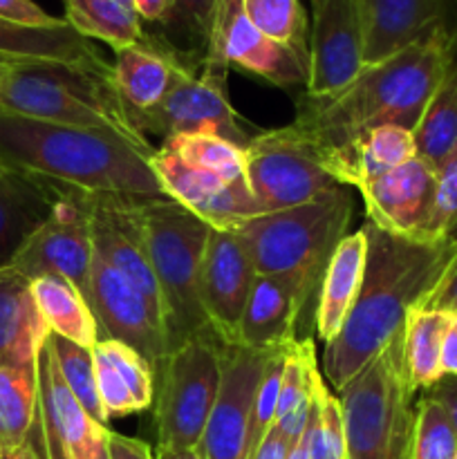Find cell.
<instances>
[{"mask_svg": "<svg viewBox=\"0 0 457 459\" xmlns=\"http://www.w3.org/2000/svg\"><path fill=\"white\" fill-rule=\"evenodd\" d=\"M457 229V151L437 170V191L424 240L451 238Z\"/></svg>", "mask_w": 457, "mask_h": 459, "instance_id": "obj_42", "label": "cell"}, {"mask_svg": "<svg viewBox=\"0 0 457 459\" xmlns=\"http://www.w3.org/2000/svg\"><path fill=\"white\" fill-rule=\"evenodd\" d=\"M453 459H457V453H455V457H453Z\"/></svg>", "mask_w": 457, "mask_h": 459, "instance_id": "obj_60", "label": "cell"}, {"mask_svg": "<svg viewBox=\"0 0 457 459\" xmlns=\"http://www.w3.org/2000/svg\"><path fill=\"white\" fill-rule=\"evenodd\" d=\"M39 433V379L34 368H0V455Z\"/></svg>", "mask_w": 457, "mask_h": 459, "instance_id": "obj_31", "label": "cell"}, {"mask_svg": "<svg viewBox=\"0 0 457 459\" xmlns=\"http://www.w3.org/2000/svg\"><path fill=\"white\" fill-rule=\"evenodd\" d=\"M457 453V435L446 412L433 399L421 397L415 408L410 459H453Z\"/></svg>", "mask_w": 457, "mask_h": 459, "instance_id": "obj_40", "label": "cell"}, {"mask_svg": "<svg viewBox=\"0 0 457 459\" xmlns=\"http://www.w3.org/2000/svg\"><path fill=\"white\" fill-rule=\"evenodd\" d=\"M7 63H12V61H0V83H3V76H4V70H7Z\"/></svg>", "mask_w": 457, "mask_h": 459, "instance_id": "obj_55", "label": "cell"}, {"mask_svg": "<svg viewBox=\"0 0 457 459\" xmlns=\"http://www.w3.org/2000/svg\"><path fill=\"white\" fill-rule=\"evenodd\" d=\"M437 191V170L421 157L358 188L367 222L403 238L424 240Z\"/></svg>", "mask_w": 457, "mask_h": 459, "instance_id": "obj_20", "label": "cell"}, {"mask_svg": "<svg viewBox=\"0 0 457 459\" xmlns=\"http://www.w3.org/2000/svg\"><path fill=\"white\" fill-rule=\"evenodd\" d=\"M457 31L437 30L401 52L372 63L330 99H309L296 126L321 148L323 157L385 126L415 130L435 90L453 67Z\"/></svg>", "mask_w": 457, "mask_h": 459, "instance_id": "obj_3", "label": "cell"}, {"mask_svg": "<svg viewBox=\"0 0 457 459\" xmlns=\"http://www.w3.org/2000/svg\"><path fill=\"white\" fill-rule=\"evenodd\" d=\"M168 151L195 169L209 170L227 182L245 179V148L215 133H182L164 139Z\"/></svg>", "mask_w": 457, "mask_h": 459, "instance_id": "obj_35", "label": "cell"}, {"mask_svg": "<svg viewBox=\"0 0 457 459\" xmlns=\"http://www.w3.org/2000/svg\"><path fill=\"white\" fill-rule=\"evenodd\" d=\"M94 459H110V451H108V439L101 444V446H99V451H97V455H94Z\"/></svg>", "mask_w": 457, "mask_h": 459, "instance_id": "obj_54", "label": "cell"}, {"mask_svg": "<svg viewBox=\"0 0 457 459\" xmlns=\"http://www.w3.org/2000/svg\"><path fill=\"white\" fill-rule=\"evenodd\" d=\"M47 334L30 278L0 267V368H34Z\"/></svg>", "mask_w": 457, "mask_h": 459, "instance_id": "obj_23", "label": "cell"}, {"mask_svg": "<svg viewBox=\"0 0 457 459\" xmlns=\"http://www.w3.org/2000/svg\"><path fill=\"white\" fill-rule=\"evenodd\" d=\"M155 459H202L197 448H175V446H157Z\"/></svg>", "mask_w": 457, "mask_h": 459, "instance_id": "obj_53", "label": "cell"}, {"mask_svg": "<svg viewBox=\"0 0 457 459\" xmlns=\"http://www.w3.org/2000/svg\"><path fill=\"white\" fill-rule=\"evenodd\" d=\"M215 4H218V0H175L170 21L177 18L179 22H184L186 30H191L197 39L206 43L211 34V25H213Z\"/></svg>", "mask_w": 457, "mask_h": 459, "instance_id": "obj_44", "label": "cell"}, {"mask_svg": "<svg viewBox=\"0 0 457 459\" xmlns=\"http://www.w3.org/2000/svg\"><path fill=\"white\" fill-rule=\"evenodd\" d=\"M177 65L179 61L173 52H164L148 43L115 49V61L110 65L112 83L133 124L139 115L151 112L164 99Z\"/></svg>", "mask_w": 457, "mask_h": 459, "instance_id": "obj_27", "label": "cell"}, {"mask_svg": "<svg viewBox=\"0 0 457 459\" xmlns=\"http://www.w3.org/2000/svg\"><path fill=\"white\" fill-rule=\"evenodd\" d=\"M366 258L367 238L366 231L358 229V231L348 233L339 242L327 263L316 307V332L318 339H323L325 343H330L339 334L357 303V296L363 285V273H366Z\"/></svg>", "mask_w": 457, "mask_h": 459, "instance_id": "obj_25", "label": "cell"}, {"mask_svg": "<svg viewBox=\"0 0 457 459\" xmlns=\"http://www.w3.org/2000/svg\"><path fill=\"white\" fill-rule=\"evenodd\" d=\"M133 9L148 22H168L173 16L175 0H133Z\"/></svg>", "mask_w": 457, "mask_h": 459, "instance_id": "obj_49", "label": "cell"}, {"mask_svg": "<svg viewBox=\"0 0 457 459\" xmlns=\"http://www.w3.org/2000/svg\"><path fill=\"white\" fill-rule=\"evenodd\" d=\"M39 433L45 459H94L110 430L85 412L67 388L49 334L36 359Z\"/></svg>", "mask_w": 457, "mask_h": 459, "instance_id": "obj_15", "label": "cell"}, {"mask_svg": "<svg viewBox=\"0 0 457 459\" xmlns=\"http://www.w3.org/2000/svg\"><path fill=\"white\" fill-rule=\"evenodd\" d=\"M417 157L415 134L399 126H385L363 134L343 151L325 157L327 169L343 186L361 188L363 184L399 169Z\"/></svg>", "mask_w": 457, "mask_h": 459, "instance_id": "obj_26", "label": "cell"}, {"mask_svg": "<svg viewBox=\"0 0 457 459\" xmlns=\"http://www.w3.org/2000/svg\"><path fill=\"white\" fill-rule=\"evenodd\" d=\"M151 166L166 197L182 204L213 229L231 231L245 220L263 215L245 179L227 182L209 170L186 164L166 146L155 148Z\"/></svg>", "mask_w": 457, "mask_h": 459, "instance_id": "obj_17", "label": "cell"}, {"mask_svg": "<svg viewBox=\"0 0 457 459\" xmlns=\"http://www.w3.org/2000/svg\"><path fill=\"white\" fill-rule=\"evenodd\" d=\"M108 451H110V459H155L146 442L112 433V430L108 433Z\"/></svg>", "mask_w": 457, "mask_h": 459, "instance_id": "obj_48", "label": "cell"}, {"mask_svg": "<svg viewBox=\"0 0 457 459\" xmlns=\"http://www.w3.org/2000/svg\"><path fill=\"white\" fill-rule=\"evenodd\" d=\"M451 238H457V229H455V233H453V236Z\"/></svg>", "mask_w": 457, "mask_h": 459, "instance_id": "obj_58", "label": "cell"}, {"mask_svg": "<svg viewBox=\"0 0 457 459\" xmlns=\"http://www.w3.org/2000/svg\"><path fill=\"white\" fill-rule=\"evenodd\" d=\"M0 18L22 22V25H56L63 18L49 16L45 9H40L34 0H0Z\"/></svg>", "mask_w": 457, "mask_h": 459, "instance_id": "obj_46", "label": "cell"}, {"mask_svg": "<svg viewBox=\"0 0 457 459\" xmlns=\"http://www.w3.org/2000/svg\"><path fill=\"white\" fill-rule=\"evenodd\" d=\"M307 444L309 459H345V421L341 399L318 385L316 399H314L312 415L307 421Z\"/></svg>", "mask_w": 457, "mask_h": 459, "instance_id": "obj_38", "label": "cell"}, {"mask_svg": "<svg viewBox=\"0 0 457 459\" xmlns=\"http://www.w3.org/2000/svg\"><path fill=\"white\" fill-rule=\"evenodd\" d=\"M269 357L263 350L224 345L222 385L197 446L202 459H245L251 403Z\"/></svg>", "mask_w": 457, "mask_h": 459, "instance_id": "obj_18", "label": "cell"}, {"mask_svg": "<svg viewBox=\"0 0 457 459\" xmlns=\"http://www.w3.org/2000/svg\"><path fill=\"white\" fill-rule=\"evenodd\" d=\"M0 459H45L43 457V446H40V433H36L25 446L16 448V451L3 453Z\"/></svg>", "mask_w": 457, "mask_h": 459, "instance_id": "obj_52", "label": "cell"}, {"mask_svg": "<svg viewBox=\"0 0 457 459\" xmlns=\"http://www.w3.org/2000/svg\"><path fill=\"white\" fill-rule=\"evenodd\" d=\"M63 4L65 21L88 40H103L112 49L146 40L137 13L116 0H63Z\"/></svg>", "mask_w": 457, "mask_h": 459, "instance_id": "obj_34", "label": "cell"}, {"mask_svg": "<svg viewBox=\"0 0 457 459\" xmlns=\"http://www.w3.org/2000/svg\"><path fill=\"white\" fill-rule=\"evenodd\" d=\"M139 133L168 139L182 133H215L236 146L246 148L249 134L237 124L227 94V67L206 58L202 74H193L184 63L173 72L164 99L146 115L134 119Z\"/></svg>", "mask_w": 457, "mask_h": 459, "instance_id": "obj_10", "label": "cell"}, {"mask_svg": "<svg viewBox=\"0 0 457 459\" xmlns=\"http://www.w3.org/2000/svg\"><path fill=\"white\" fill-rule=\"evenodd\" d=\"M417 309H426V312L457 314V254L453 255L448 267L444 269V273L439 276L437 285L430 290V294L421 300Z\"/></svg>", "mask_w": 457, "mask_h": 459, "instance_id": "obj_45", "label": "cell"}, {"mask_svg": "<svg viewBox=\"0 0 457 459\" xmlns=\"http://www.w3.org/2000/svg\"><path fill=\"white\" fill-rule=\"evenodd\" d=\"M155 148L115 130L74 128L0 110V161L83 195L166 197L151 166Z\"/></svg>", "mask_w": 457, "mask_h": 459, "instance_id": "obj_2", "label": "cell"}, {"mask_svg": "<svg viewBox=\"0 0 457 459\" xmlns=\"http://www.w3.org/2000/svg\"><path fill=\"white\" fill-rule=\"evenodd\" d=\"M258 278L254 258L236 231L213 229L200 272V300L213 334L236 345L237 327Z\"/></svg>", "mask_w": 457, "mask_h": 459, "instance_id": "obj_16", "label": "cell"}, {"mask_svg": "<svg viewBox=\"0 0 457 459\" xmlns=\"http://www.w3.org/2000/svg\"><path fill=\"white\" fill-rule=\"evenodd\" d=\"M49 343H52L54 357H56L58 370L65 379L67 388L76 397V402L85 408L92 420L106 426L108 417L103 412L101 402L97 393V375H94V352L83 345H76L72 341L63 339L49 332Z\"/></svg>", "mask_w": 457, "mask_h": 459, "instance_id": "obj_37", "label": "cell"}, {"mask_svg": "<svg viewBox=\"0 0 457 459\" xmlns=\"http://www.w3.org/2000/svg\"><path fill=\"white\" fill-rule=\"evenodd\" d=\"M242 7L264 36L303 54L309 61L307 16L298 0H242Z\"/></svg>", "mask_w": 457, "mask_h": 459, "instance_id": "obj_36", "label": "cell"}, {"mask_svg": "<svg viewBox=\"0 0 457 459\" xmlns=\"http://www.w3.org/2000/svg\"><path fill=\"white\" fill-rule=\"evenodd\" d=\"M403 363V330L339 393L345 459H410L415 411Z\"/></svg>", "mask_w": 457, "mask_h": 459, "instance_id": "obj_7", "label": "cell"}, {"mask_svg": "<svg viewBox=\"0 0 457 459\" xmlns=\"http://www.w3.org/2000/svg\"><path fill=\"white\" fill-rule=\"evenodd\" d=\"M206 58L224 67H240L278 88L307 83V56L264 36L249 21L242 0H218Z\"/></svg>", "mask_w": 457, "mask_h": 459, "instance_id": "obj_12", "label": "cell"}, {"mask_svg": "<svg viewBox=\"0 0 457 459\" xmlns=\"http://www.w3.org/2000/svg\"><path fill=\"white\" fill-rule=\"evenodd\" d=\"M291 451V444L282 437L280 433L272 429V433L264 437V442L260 444L258 451L251 455V459H287Z\"/></svg>", "mask_w": 457, "mask_h": 459, "instance_id": "obj_50", "label": "cell"}, {"mask_svg": "<svg viewBox=\"0 0 457 459\" xmlns=\"http://www.w3.org/2000/svg\"><path fill=\"white\" fill-rule=\"evenodd\" d=\"M367 258L363 285L348 321L325 343L323 372L336 393L370 366L399 334L412 309L437 285L457 254V238L417 240L363 224Z\"/></svg>", "mask_w": 457, "mask_h": 459, "instance_id": "obj_1", "label": "cell"}, {"mask_svg": "<svg viewBox=\"0 0 457 459\" xmlns=\"http://www.w3.org/2000/svg\"><path fill=\"white\" fill-rule=\"evenodd\" d=\"M314 294L312 287L298 276H258L249 303L237 327L236 345L249 350L289 348L296 341V323L300 309Z\"/></svg>", "mask_w": 457, "mask_h": 459, "instance_id": "obj_22", "label": "cell"}, {"mask_svg": "<svg viewBox=\"0 0 457 459\" xmlns=\"http://www.w3.org/2000/svg\"><path fill=\"white\" fill-rule=\"evenodd\" d=\"M31 294L52 334L90 350L99 343V325L79 287L61 276H40L31 281Z\"/></svg>", "mask_w": 457, "mask_h": 459, "instance_id": "obj_30", "label": "cell"}, {"mask_svg": "<svg viewBox=\"0 0 457 459\" xmlns=\"http://www.w3.org/2000/svg\"><path fill=\"white\" fill-rule=\"evenodd\" d=\"M415 134L417 157L439 170L457 151V65L448 70L426 106Z\"/></svg>", "mask_w": 457, "mask_h": 459, "instance_id": "obj_33", "label": "cell"}, {"mask_svg": "<svg viewBox=\"0 0 457 459\" xmlns=\"http://www.w3.org/2000/svg\"><path fill=\"white\" fill-rule=\"evenodd\" d=\"M58 191L0 161V267L12 264L27 238L52 215Z\"/></svg>", "mask_w": 457, "mask_h": 459, "instance_id": "obj_24", "label": "cell"}, {"mask_svg": "<svg viewBox=\"0 0 457 459\" xmlns=\"http://www.w3.org/2000/svg\"><path fill=\"white\" fill-rule=\"evenodd\" d=\"M0 58L7 61H61L103 65V58L85 36L63 18L56 25H22L0 18Z\"/></svg>", "mask_w": 457, "mask_h": 459, "instance_id": "obj_28", "label": "cell"}, {"mask_svg": "<svg viewBox=\"0 0 457 459\" xmlns=\"http://www.w3.org/2000/svg\"><path fill=\"white\" fill-rule=\"evenodd\" d=\"M442 372L457 377V330L451 325L442 343Z\"/></svg>", "mask_w": 457, "mask_h": 459, "instance_id": "obj_51", "label": "cell"}, {"mask_svg": "<svg viewBox=\"0 0 457 459\" xmlns=\"http://www.w3.org/2000/svg\"><path fill=\"white\" fill-rule=\"evenodd\" d=\"M0 61H7V58H0Z\"/></svg>", "mask_w": 457, "mask_h": 459, "instance_id": "obj_59", "label": "cell"}, {"mask_svg": "<svg viewBox=\"0 0 457 459\" xmlns=\"http://www.w3.org/2000/svg\"><path fill=\"white\" fill-rule=\"evenodd\" d=\"M285 354H287V348L272 352L267 366H264L263 377H260V381H258V388H255V394H254V403H251L245 459H251V455L258 451L260 444L264 442V437L272 433L273 424H276L278 393H280Z\"/></svg>", "mask_w": 457, "mask_h": 459, "instance_id": "obj_39", "label": "cell"}, {"mask_svg": "<svg viewBox=\"0 0 457 459\" xmlns=\"http://www.w3.org/2000/svg\"><path fill=\"white\" fill-rule=\"evenodd\" d=\"M94 350L108 359V363L115 368L116 375L130 388L137 406L146 411L155 402V372H152V368L133 348L119 343V341L101 339L94 345Z\"/></svg>", "mask_w": 457, "mask_h": 459, "instance_id": "obj_41", "label": "cell"}, {"mask_svg": "<svg viewBox=\"0 0 457 459\" xmlns=\"http://www.w3.org/2000/svg\"><path fill=\"white\" fill-rule=\"evenodd\" d=\"M352 213L354 197L348 186H339L307 204L245 220L231 231L246 245L258 276H298L316 290L348 236Z\"/></svg>", "mask_w": 457, "mask_h": 459, "instance_id": "obj_6", "label": "cell"}, {"mask_svg": "<svg viewBox=\"0 0 457 459\" xmlns=\"http://www.w3.org/2000/svg\"><path fill=\"white\" fill-rule=\"evenodd\" d=\"M0 110L43 124L115 130L146 142L134 128L112 67L61 61H12L0 83Z\"/></svg>", "mask_w": 457, "mask_h": 459, "instance_id": "obj_4", "label": "cell"}, {"mask_svg": "<svg viewBox=\"0 0 457 459\" xmlns=\"http://www.w3.org/2000/svg\"><path fill=\"white\" fill-rule=\"evenodd\" d=\"M309 36V99H330L348 88L361 70L363 27L357 0H312Z\"/></svg>", "mask_w": 457, "mask_h": 459, "instance_id": "obj_14", "label": "cell"}, {"mask_svg": "<svg viewBox=\"0 0 457 459\" xmlns=\"http://www.w3.org/2000/svg\"><path fill=\"white\" fill-rule=\"evenodd\" d=\"M94 352V375H97V393L99 402H101L103 412H106L108 420L112 417H125L133 415V412H142V408L134 402L133 393H130L128 385L124 384L119 375H116L115 368L108 363V359L101 352L92 348Z\"/></svg>", "mask_w": 457, "mask_h": 459, "instance_id": "obj_43", "label": "cell"}, {"mask_svg": "<svg viewBox=\"0 0 457 459\" xmlns=\"http://www.w3.org/2000/svg\"><path fill=\"white\" fill-rule=\"evenodd\" d=\"M224 343L197 334L173 350L160 366L157 390V446L197 448L222 385Z\"/></svg>", "mask_w": 457, "mask_h": 459, "instance_id": "obj_8", "label": "cell"}, {"mask_svg": "<svg viewBox=\"0 0 457 459\" xmlns=\"http://www.w3.org/2000/svg\"><path fill=\"white\" fill-rule=\"evenodd\" d=\"M85 300L92 309L101 339L125 343L152 368V372L160 370L164 359L168 357L164 325L146 299L97 251H94Z\"/></svg>", "mask_w": 457, "mask_h": 459, "instance_id": "obj_13", "label": "cell"}, {"mask_svg": "<svg viewBox=\"0 0 457 459\" xmlns=\"http://www.w3.org/2000/svg\"><path fill=\"white\" fill-rule=\"evenodd\" d=\"M426 399H433L435 403L444 408L448 421H451L453 430L457 435V377L444 375L442 379L435 381L430 388L424 390Z\"/></svg>", "mask_w": 457, "mask_h": 459, "instance_id": "obj_47", "label": "cell"}, {"mask_svg": "<svg viewBox=\"0 0 457 459\" xmlns=\"http://www.w3.org/2000/svg\"><path fill=\"white\" fill-rule=\"evenodd\" d=\"M116 3L124 4V7H128V9H133V0H116ZM133 12H134V9H133Z\"/></svg>", "mask_w": 457, "mask_h": 459, "instance_id": "obj_56", "label": "cell"}, {"mask_svg": "<svg viewBox=\"0 0 457 459\" xmlns=\"http://www.w3.org/2000/svg\"><path fill=\"white\" fill-rule=\"evenodd\" d=\"M164 300L168 354L184 341L206 334L211 323L200 300V272L211 227L168 197L128 200Z\"/></svg>", "mask_w": 457, "mask_h": 459, "instance_id": "obj_5", "label": "cell"}, {"mask_svg": "<svg viewBox=\"0 0 457 459\" xmlns=\"http://www.w3.org/2000/svg\"><path fill=\"white\" fill-rule=\"evenodd\" d=\"M363 61L379 63L437 30L457 31V0H357Z\"/></svg>", "mask_w": 457, "mask_h": 459, "instance_id": "obj_21", "label": "cell"}, {"mask_svg": "<svg viewBox=\"0 0 457 459\" xmlns=\"http://www.w3.org/2000/svg\"><path fill=\"white\" fill-rule=\"evenodd\" d=\"M245 182L260 213L294 209L343 186L327 169L316 142L296 124L249 139Z\"/></svg>", "mask_w": 457, "mask_h": 459, "instance_id": "obj_9", "label": "cell"}, {"mask_svg": "<svg viewBox=\"0 0 457 459\" xmlns=\"http://www.w3.org/2000/svg\"><path fill=\"white\" fill-rule=\"evenodd\" d=\"M321 384L323 379L318 377L314 343L312 341H294L285 354L276 424H273V430L280 433L291 446L303 437L305 429H307L314 399H316Z\"/></svg>", "mask_w": 457, "mask_h": 459, "instance_id": "obj_29", "label": "cell"}, {"mask_svg": "<svg viewBox=\"0 0 457 459\" xmlns=\"http://www.w3.org/2000/svg\"><path fill=\"white\" fill-rule=\"evenodd\" d=\"M83 197L88 206L94 251L146 299V303L164 325V300H161L160 282L152 272L137 222L130 213L128 197Z\"/></svg>", "mask_w": 457, "mask_h": 459, "instance_id": "obj_19", "label": "cell"}, {"mask_svg": "<svg viewBox=\"0 0 457 459\" xmlns=\"http://www.w3.org/2000/svg\"><path fill=\"white\" fill-rule=\"evenodd\" d=\"M451 316H453V327L457 330V314H451Z\"/></svg>", "mask_w": 457, "mask_h": 459, "instance_id": "obj_57", "label": "cell"}, {"mask_svg": "<svg viewBox=\"0 0 457 459\" xmlns=\"http://www.w3.org/2000/svg\"><path fill=\"white\" fill-rule=\"evenodd\" d=\"M54 186V184H52ZM58 200L52 215L31 233L13 255L12 267L25 278L61 276L88 296L94 245L83 193L54 186Z\"/></svg>", "mask_w": 457, "mask_h": 459, "instance_id": "obj_11", "label": "cell"}, {"mask_svg": "<svg viewBox=\"0 0 457 459\" xmlns=\"http://www.w3.org/2000/svg\"><path fill=\"white\" fill-rule=\"evenodd\" d=\"M453 316L442 312L412 309L403 325V363L412 390H426L444 377L442 343Z\"/></svg>", "mask_w": 457, "mask_h": 459, "instance_id": "obj_32", "label": "cell"}]
</instances>
